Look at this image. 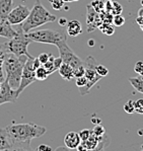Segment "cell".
Returning a JSON list of instances; mask_svg holds the SVG:
<instances>
[{
	"label": "cell",
	"instance_id": "obj_1",
	"mask_svg": "<svg viewBox=\"0 0 143 151\" xmlns=\"http://www.w3.org/2000/svg\"><path fill=\"white\" fill-rule=\"evenodd\" d=\"M6 129L12 143V150H32L31 141L34 138H40L47 132L44 126L33 123L12 124Z\"/></svg>",
	"mask_w": 143,
	"mask_h": 151
},
{
	"label": "cell",
	"instance_id": "obj_18",
	"mask_svg": "<svg viewBox=\"0 0 143 151\" xmlns=\"http://www.w3.org/2000/svg\"><path fill=\"white\" fill-rule=\"evenodd\" d=\"M129 82L131 83L135 90L143 94V78L142 76H138V77H131L129 78Z\"/></svg>",
	"mask_w": 143,
	"mask_h": 151
},
{
	"label": "cell",
	"instance_id": "obj_27",
	"mask_svg": "<svg viewBox=\"0 0 143 151\" xmlns=\"http://www.w3.org/2000/svg\"><path fill=\"white\" fill-rule=\"evenodd\" d=\"M125 17L122 16L121 14H117V15H114L113 17V24L116 25V27H122L124 24H125Z\"/></svg>",
	"mask_w": 143,
	"mask_h": 151
},
{
	"label": "cell",
	"instance_id": "obj_6",
	"mask_svg": "<svg viewBox=\"0 0 143 151\" xmlns=\"http://www.w3.org/2000/svg\"><path fill=\"white\" fill-rule=\"evenodd\" d=\"M83 65L85 67L84 76L87 79V83L84 87L78 88V90H79L81 96H85V94L88 93L89 90L103 78L101 75H98V74L96 73V66L98 65V61L94 59L93 56H88V57L86 58V60L83 62Z\"/></svg>",
	"mask_w": 143,
	"mask_h": 151
},
{
	"label": "cell",
	"instance_id": "obj_38",
	"mask_svg": "<svg viewBox=\"0 0 143 151\" xmlns=\"http://www.w3.org/2000/svg\"><path fill=\"white\" fill-rule=\"evenodd\" d=\"M53 63H54V68L55 70H58L60 68V66L62 65L63 63V61H62V58L61 57H58V58H54V61H53Z\"/></svg>",
	"mask_w": 143,
	"mask_h": 151
},
{
	"label": "cell",
	"instance_id": "obj_42",
	"mask_svg": "<svg viewBox=\"0 0 143 151\" xmlns=\"http://www.w3.org/2000/svg\"><path fill=\"white\" fill-rule=\"evenodd\" d=\"M59 24L60 25H62V27H64V25H66L67 24V19H66L65 17H61V18H59Z\"/></svg>",
	"mask_w": 143,
	"mask_h": 151
},
{
	"label": "cell",
	"instance_id": "obj_7",
	"mask_svg": "<svg viewBox=\"0 0 143 151\" xmlns=\"http://www.w3.org/2000/svg\"><path fill=\"white\" fill-rule=\"evenodd\" d=\"M34 57L27 58V62H25L24 69H22V79H20L19 86L15 89L17 96H19V94H22V92L29 86V84L34 83L37 80L36 77V68L34 67L33 64Z\"/></svg>",
	"mask_w": 143,
	"mask_h": 151
},
{
	"label": "cell",
	"instance_id": "obj_40",
	"mask_svg": "<svg viewBox=\"0 0 143 151\" xmlns=\"http://www.w3.org/2000/svg\"><path fill=\"white\" fill-rule=\"evenodd\" d=\"M5 80V73L2 67H0V82H3Z\"/></svg>",
	"mask_w": 143,
	"mask_h": 151
},
{
	"label": "cell",
	"instance_id": "obj_48",
	"mask_svg": "<svg viewBox=\"0 0 143 151\" xmlns=\"http://www.w3.org/2000/svg\"><path fill=\"white\" fill-rule=\"evenodd\" d=\"M140 3H141V5H142V7H143V0H141V2H140Z\"/></svg>",
	"mask_w": 143,
	"mask_h": 151
},
{
	"label": "cell",
	"instance_id": "obj_23",
	"mask_svg": "<svg viewBox=\"0 0 143 151\" xmlns=\"http://www.w3.org/2000/svg\"><path fill=\"white\" fill-rule=\"evenodd\" d=\"M54 56H53L52 54L50 53V57H49V60H48V62H46L45 64H43V66L46 68V70L48 71V73H49V75H51V74L53 73V72H55L56 70H55L54 68V63H53V61H54Z\"/></svg>",
	"mask_w": 143,
	"mask_h": 151
},
{
	"label": "cell",
	"instance_id": "obj_14",
	"mask_svg": "<svg viewBox=\"0 0 143 151\" xmlns=\"http://www.w3.org/2000/svg\"><path fill=\"white\" fill-rule=\"evenodd\" d=\"M1 150H12V143L6 127L0 128V151Z\"/></svg>",
	"mask_w": 143,
	"mask_h": 151
},
{
	"label": "cell",
	"instance_id": "obj_21",
	"mask_svg": "<svg viewBox=\"0 0 143 151\" xmlns=\"http://www.w3.org/2000/svg\"><path fill=\"white\" fill-rule=\"evenodd\" d=\"M98 29H101V32H103V34L107 35V36H112L115 32L114 27L111 25V24H101Z\"/></svg>",
	"mask_w": 143,
	"mask_h": 151
},
{
	"label": "cell",
	"instance_id": "obj_44",
	"mask_svg": "<svg viewBox=\"0 0 143 151\" xmlns=\"http://www.w3.org/2000/svg\"><path fill=\"white\" fill-rule=\"evenodd\" d=\"M138 15L139 16H143V7H141L138 10Z\"/></svg>",
	"mask_w": 143,
	"mask_h": 151
},
{
	"label": "cell",
	"instance_id": "obj_19",
	"mask_svg": "<svg viewBox=\"0 0 143 151\" xmlns=\"http://www.w3.org/2000/svg\"><path fill=\"white\" fill-rule=\"evenodd\" d=\"M48 76H49V73H48V71L46 70V68L43 65H41L40 67H38V68L36 69L37 80H45L48 78Z\"/></svg>",
	"mask_w": 143,
	"mask_h": 151
},
{
	"label": "cell",
	"instance_id": "obj_43",
	"mask_svg": "<svg viewBox=\"0 0 143 151\" xmlns=\"http://www.w3.org/2000/svg\"><path fill=\"white\" fill-rule=\"evenodd\" d=\"M94 43H96V42H94V40H89L88 41V46H89V47H93Z\"/></svg>",
	"mask_w": 143,
	"mask_h": 151
},
{
	"label": "cell",
	"instance_id": "obj_17",
	"mask_svg": "<svg viewBox=\"0 0 143 151\" xmlns=\"http://www.w3.org/2000/svg\"><path fill=\"white\" fill-rule=\"evenodd\" d=\"M58 71L63 79L70 81L74 78V76H73V68L67 63H64L63 62L61 66H60V68L58 69Z\"/></svg>",
	"mask_w": 143,
	"mask_h": 151
},
{
	"label": "cell",
	"instance_id": "obj_3",
	"mask_svg": "<svg viewBox=\"0 0 143 151\" xmlns=\"http://www.w3.org/2000/svg\"><path fill=\"white\" fill-rule=\"evenodd\" d=\"M56 20V16L44 7L40 0H36L33 8L29 11V16L20 25H22V31L27 34V32H31L32 29L42 27V25L49 24V22H55Z\"/></svg>",
	"mask_w": 143,
	"mask_h": 151
},
{
	"label": "cell",
	"instance_id": "obj_30",
	"mask_svg": "<svg viewBox=\"0 0 143 151\" xmlns=\"http://www.w3.org/2000/svg\"><path fill=\"white\" fill-rule=\"evenodd\" d=\"M124 111L127 114H133L135 113V108H134V101H128L124 104Z\"/></svg>",
	"mask_w": 143,
	"mask_h": 151
},
{
	"label": "cell",
	"instance_id": "obj_4",
	"mask_svg": "<svg viewBox=\"0 0 143 151\" xmlns=\"http://www.w3.org/2000/svg\"><path fill=\"white\" fill-rule=\"evenodd\" d=\"M27 36L32 40V42L42 44H50L54 45L57 48L63 43L67 42V35L64 31L59 29H40V31H31L27 32Z\"/></svg>",
	"mask_w": 143,
	"mask_h": 151
},
{
	"label": "cell",
	"instance_id": "obj_49",
	"mask_svg": "<svg viewBox=\"0 0 143 151\" xmlns=\"http://www.w3.org/2000/svg\"><path fill=\"white\" fill-rule=\"evenodd\" d=\"M0 86H1V82H0Z\"/></svg>",
	"mask_w": 143,
	"mask_h": 151
},
{
	"label": "cell",
	"instance_id": "obj_45",
	"mask_svg": "<svg viewBox=\"0 0 143 151\" xmlns=\"http://www.w3.org/2000/svg\"><path fill=\"white\" fill-rule=\"evenodd\" d=\"M91 122L94 123V124H96V123H98V124H100V123H101V120H96V119H94V118H93V119L91 120Z\"/></svg>",
	"mask_w": 143,
	"mask_h": 151
},
{
	"label": "cell",
	"instance_id": "obj_10",
	"mask_svg": "<svg viewBox=\"0 0 143 151\" xmlns=\"http://www.w3.org/2000/svg\"><path fill=\"white\" fill-rule=\"evenodd\" d=\"M18 96H17L15 89L9 85L7 80H4L1 82L0 86V104H3L6 103H15Z\"/></svg>",
	"mask_w": 143,
	"mask_h": 151
},
{
	"label": "cell",
	"instance_id": "obj_25",
	"mask_svg": "<svg viewBox=\"0 0 143 151\" xmlns=\"http://www.w3.org/2000/svg\"><path fill=\"white\" fill-rule=\"evenodd\" d=\"M122 11H123V7L122 5L117 1H113V5L112 9H111V13L113 15H117V14H121Z\"/></svg>",
	"mask_w": 143,
	"mask_h": 151
},
{
	"label": "cell",
	"instance_id": "obj_2",
	"mask_svg": "<svg viewBox=\"0 0 143 151\" xmlns=\"http://www.w3.org/2000/svg\"><path fill=\"white\" fill-rule=\"evenodd\" d=\"M27 58L29 57L25 55L17 56L10 52L5 55L2 68L5 71V79L8 81L9 85L13 89H17L19 86L22 69Z\"/></svg>",
	"mask_w": 143,
	"mask_h": 151
},
{
	"label": "cell",
	"instance_id": "obj_26",
	"mask_svg": "<svg viewBox=\"0 0 143 151\" xmlns=\"http://www.w3.org/2000/svg\"><path fill=\"white\" fill-rule=\"evenodd\" d=\"M96 71L98 75L101 76V77H105V76H107L108 74H109V69H108L106 66L101 65V64H98L96 66Z\"/></svg>",
	"mask_w": 143,
	"mask_h": 151
},
{
	"label": "cell",
	"instance_id": "obj_24",
	"mask_svg": "<svg viewBox=\"0 0 143 151\" xmlns=\"http://www.w3.org/2000/svg\"><path fill=\"white\" fill-rule=\"evenodd\" d=\"M7 53H8V49L6 43H1L0 44V67L3 66L4 58H5V55Z\"/></svg>",
	"mask_w": 143,
	"mask_h": 151
},
{
	"label": "cell",
	"instance_id": "obj_37",
	"mask_svg": "<svg viewBox=\"0 0 143 151\" xmlns=\"http://www.w3.org/2000/svg\"><path fill=\"white\" fill-rule=\"evenodd\" d=\"M37 151H52L53 148L49 145H46V144H41L38 147L36 148Z\"/></svg>",
	"mask_w": 143,
	"mask_h": 151
},
{
	"label": "cell",
	"instance_id": "obj_5",
	"mask_svg": "<svg viewBox=\"0 0 143 151\" xmlns=\"http://www.w3.org/2000/svg\"><path fill=\"white\" fill-rule=\"evenodd\" d=\"M17 35L14 38H11L6 42V45H7L8 52L12 53V54L17 56H22L25 55L29 58H32L33 56L29 54V51H27V46L32 43V40L27 36V34L22 31V25L18 24L17 27Z\"/></svg>",
	"mask_w": 143,
	"mask_h": 151
},
{
	"label": "cell",
	"instance_id": "obj_41",
	"mask_svg": "<svg viewBox=\"0 0 143 151\" xmlns=\"http://www.w3.org/2000/svg\"><path fill=\"white\" fill-rule=\"evenodd\" d=\"M33 64H34V68H38V67H40L41 65V62H40V60L38 59V58H34V60H33Z\"/></svg>",
	"mask_w": 143,
	"mask_h": 151
},
{
	"label": "cell",
	"instance_id": "obj_8",
	"mask_svg": "<svg viewBox=\"0 0 143 151\" xmlns=\"http://www.w3.org/2000/svg\"><path fill=\"white\" fill-rule=\"evenodd\" d=\"M58 50L60 53V57L62 58V61L64 63H67L70 65L73 68V70L83 65V62L81 61V59L78 56H76L75 53L69 48V46L67 45V42L63 43L61 46H59Z\"/></svg>",
	"mask_w": 143,
	"mask_h": 151
},
{
	"label": "cell",
	"instance_id": "obj_11",
	"mask_svg": "<svg viewBox=\"0 0 143 151\" xmlns=\"http://www.w3.org/2000/svg\"><path fill=\"white\" fill-rule=\"evenodd\" d=\"M87 24H88V32H93L94 29H98L100 25L103 24L100 18V14L91 7V4L87 5V16H86Z\"/></svg>",
	"mask_w": 143,
	"mask_h": 151
},
{
	"label": "cell",
	"instance_id": "obj_22",
	"mask_svg": "<svg viewBox=\"0 0 143 151\" xmlns=\"http://www.w3.org/2000/svg\"><path fill=\"white\" fill-rule=\"evenodd\" d=\"M91 6L96 12L100 13L105 10V1H103V0H93V1H91Z\"/></svg>",
	"mask_w": 143,
	"mask_h": 151
},
{
	"label": "cell",
	"instance_id": "obj_31",
	"mask_svg": "<svg viewBox=\"0 0 143 151\" xmlns=\"http://www.w3.org/2000/svg\"><path fill=\"white\" fill-rule=\"evenodd\" d=\"M134 108L135 113L143 115V99H139L136 101H134Z\"/></svg>",
	"mask_w": 143,
	"mask_h": 151
},
{
	"label": "cell",
	"instance_id": "obj_50",
	"mask_svg": "<svg viewBox=\"0 0 143 151\" xmlns=\"http://www.w3.org/2000/svg\"><path fill=\"white\" fill-rule=\"evenodd\" d=\"M142 78H143V76H142Z\"/></svg>",
	"mask_w": 143,
	"mask_h": 151
},
{
	"label": "cell",
	"instance_id": "obj_33",
	"mask_svg": "<svg viewBox=\"0 0 143 151\" xmlns=\"http://www.w3.org/2000/svg\"><path fill=\"white\" fill-rule=\"evenodd\" d=\"M84 72H85V67L84 65H82V66L78 67V68L73 70V76H74V78L81 77V76L84 75Z\"/></svg>",
	"mask_w": 143,
	"mask_h": 151
},
{
	"label": "cell",
	"instance_id": "obj_47",
	"mask_svg": "<svg viewBox=\"0 0 143 151\" xmlns=\"http://www.w3.org/2000/svg\"><path fill=\"white\" fill-rule=\"evenodd\" d=\"M139 27H140V29H142V31H143V24H142L141 25H139Z\"/></svg>",
	"mask_w": 143,
	"mask_h": 151
},
{
	"label": "cell",
	"instance_id": "obj_29",
	"mask_svg": "<svg viewBox=\"0 0 143 151\" xmlns=\"http://www.w3.org/2000/svg\"><path fill=\"white\" fill-rule=\"evenodd\" d=\"M49 1L55 10H61L64 6V3H65L63 0H49Z\"/></svg>",
	"mask_w": 143,
	"mask_h": 151
},
{
	"label": "cell",
	"instance_id": "obj_13",
	"mask_svg": "<svg viewBox=\"0 0 143 151\" xmlns=\"http://www.w3.org/2000/svg\"><path fill=\"white\" fill-rule=\"evenodd\" d=\"M80 143H81V140H80L79 134L76 132H69L64 137V144L70 150L76 149Z\"/></svg>",
	"mask_w": 143,
	"mask_h": 151
},
{
	"label": "cell",
	"instance_id": "obj_36",
	"mask_svg": "<svg viewBox=\"0 0 143 151\" xmlns=\"http://www.w3.org/2000/svg\"><path fill=\"white\" fill-rule=\"evenodd\" d=\"M49 57H50V53H42L40 56L38 57V59L40 60L41 64H45L46 62H48V60H49Z\"/></svg>",
	"mask_w": 143,
	"mask_h": 151
},
{
	"label": "cell",
	"instance_id": "obj_15",
	"mask_svg": "<svg viewBox=\"0 0 143 151\" xmlns=\"http://www.w3.org/2000/svg\"><path fill=\"white\" fill-rule=\"evenodd\" d=\"M66 31L70 37H77L82 32V25L76 19L70 20L66 24Z\"/></svg>",
	"mask_w": 143,
	"mask_h": 151
},
{
	"label": "cell",
	"instance_id": "obj_39",
	"mask_svg": "<svg viewBox=\"0 0 143 151\" xmlns=\"http://www.w3.org/2000/svg\"><path fill=\"white\" fill-rule=\"evenodd\" d=\"M112 5H113V0H106L105 1V10L108 11V12H111Z\"/></svg>",
	"mask_w": 143,
	"mask_h": 151
},
{
	"label": "cell",
	"instance_id": "obj_28",
	"mask_svg": "<svg viewBox=\"0 0 143 151\" xmlns=\"http://www.w3.org/2000/svg\"><path fill=\"white\" fill-rule=\"evenodd\" d=\"M91 131H93V134L94 136H98V137H101V136H103L106 134L105 128H103V126H101V125H98V124L96 125Z\"/></svg>",
	"mask_w": 143,
	"mask_h": 151
},
{
	"label": "cell",
	"instance_id": "obj_35",
	"mask_svg": "<svg viewBox=\"0 0 143 151\" xmlns=\"http://www.w3.org/2000/svg\"><path fill=\"white\" fill-rule=\"evenodd\" d=\"M134 71L136 73L139 74L140 76H143V62L142 61L136 62V64L134 66Z\"/></svg>",
	"mask_w": 143,
	"mask_h": 151
},
{
	"label": "cell",
	"instance_id": "obj_34",
	"mask_svg": "<svg viewBox=\"0 0 143 151\" xmlns=\"http://www.w3.org/2000/svg\"><path fill=\"white\" fill-rule=\"evenodd\" d=\"M76 79V85H77V87L78 88H81V87H84L85 85H86V83H87V79H86V77L83 75V76H81V77H78V78H75Z\"/></svg>",
	"mask_w": 143,
	"mask_h": 151
},
{
	"label": "cell",
	"instance_id": "obj_20",
	"mask_svg": "<svg viewBox=\"0 0 143 151\" xmlns=\"http://www.w3.org/2000/svg\"><path fill=\"white\" fill-rule=\"evenodd\" d=\"M98 14H100V18L103 24H113V17H114V15L111 12L103 10L98 13Z\"/></svg>",
	"mask_w": 143,
	"mask_h": 151
},
{
	"label": "cell",
	"instance_id": "obj_16",
	"mask_svg": "<svg viewBox=\"0 0 143 151\" xmlns=\"http://www.w3.org/2000/svg\"><path fill=\"white\" fill-rule=\"evenodd\" d=\"M13 8V0H0V18L7 19V16Z\"/></svg>",
	"mask_w": 143,
	"mask_h": 151
},
{
	"label": "cell",
	"instance_id": "obj_12",
	"mask_svg": "<svg viewBox=\"0 0 143 151\" xmlns=\"http://www.w3.org/2000/svg\"><path fill=\"white\" fill-rule=\"evenodd\" d=\"M17 35V29H13L12 24H9L7 19H1L0 18V37L11 39V38H14Z\"/></svg>",
	"mask_w": 143,
	"mask_h": 151
},
{
	"label": "cell",
	"instance_id": "obj_9",
	"mask_svg": "<svg viewBox=\"0 0 143 151\" xmlns=\"http://www.w3.org/2000/svg\"><path fill=\"white\" fill-rule=\"evenodd\" d=\"M29 8L25 5H18L15 8H12L7 16V20L9 24L12 25L22 24L27 19L29 14Z\"/></svg>",
	"mask_w": 143,
	"mask_h": 151
},
{
	"label": "cell",
	"instance_id": "obj_32",
	"mask_svg": "<svg viewBox=\"0 0 143 151\" xmlns=\"http://www.w3.org/2000/svg\"><path fill=\"white\" fill-rule=\"evenodd\" d=\"M91 133H93V131H91V130H88V129L82 130L81 132H79L78 134H79V137H80V140H81V142H82V141L87 140V139L91 137Z\"/></svg>",
	"mask_w": 143,
	"mask_h": 151
},
{
	"label": "cell",
	"instance_id": "obj_46",
	"mask_svg": "<svg viewBox=\"0 0 143 151\" xmlns=\"http://www.w3.org/2000/svg\"><path fill=\"white\" fill-rule=\"evenodd\" d=\"M64 2H75V1H78V0H63Z\"/></svg>",
	"mask_w": 143,
	"mask_h": 151
}]
</instances>
